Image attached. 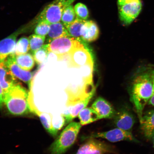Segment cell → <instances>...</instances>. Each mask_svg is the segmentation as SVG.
<instances>
[{
	"mask_svg": "<svg viewBox=\"0 0 154 154\" xmlns=\"http://www.w3.org/2000/svg\"><path fill=\"white\" fill-rule=\"evenodd\" d=\"M30 51V44L29 38L23 36L20 38L16 44L15 54L18 55L27 53Z\"/></svg>",
	"mask_w": 154,
	"mask_h": 154,
	"instance_id": "26",
	"label": "cell"
},
{
	"mask_svg": "<svg viewBox=\"0 0 154 154\" xmlns=\"http://www.w3.org/2000/svg\"><path fill=\"white\" fill-rule=\"evenodd\" d=\"M80 123L72 121L67 125L49 148L50 154H63L74 144L81 129Z\"/></svg>",
	"mask_w": 154,
	"mask_h": 154,
	"instance_id": "3",
	"label": "cell"
},
{
	"mask_svg": "<svg viewBox=\"0 0 154 154\" xmlns=\"http://www.w3.org/2000/svg\"><path fill=\"white\" fill-rule=\"evenodd\" d=\"M24 29H20L0 41V61H5L9 55L14 54L17 37Z\"/></svg>",
	"mask_w": 154,
	"mask_h": 154,
	"instance_id": "12",
	"label": "cell"
},
{
	"mask_svg": "<svg viewBox=\"0 0 154 154\" xmlns=\"http://www.w3.org/2000/svg\"><path fill=\"white\" fill-rule=\"evenodd\" d=\"M76 0H54L45 7L36 19V22L44 20L49 23L60 22L63 11Z\"/></svg>",
	"mask_w": 154,
	"mask_h": 154,
	"instance_id": "5",
	"label": "cell"
},
{
	"mask_svg": "<svg viewBox=\"0 0 154 154\" xmlns=\"http://www.w3.org/2000/svg\"><path fill=\"white\" fill-rule=\"evenodd\" d=\"M102 119H113L117 111L111 104L104 98L98 97L92 104L91 107Z\"/></svg>",
	"mask_w": 154,
	"mask_h": 154,
	"instance_id": "13",
	"label": "cell"
},
{
	"mask_svg": "<svg viewBox=\"0 0 154 154\" xmlns=\"http://www.w3.org/2000/svg\"><path fill=\"white\" fill-rule=\"evenodd\" d=\"M93 97V96H90L85 100L79 102L76 104L70 107V108L68 110L61 114L64 119L65 126L72 122L73 120L78 116L79 113L87 107Z\"/></svg>",
	"mask_w": 154,
	"mask_h": 154,
	"instance_id": "16",
	"label": "cell"
},
{
	"mask_svg": "<svg viewBox=\"0 0 154 154\" xmlns=\"http://www.w3.org/2000/svg\"><path fill=\"white\" fill-rule=\"evenodd\" d=\"M16 55L11 54L5 60L6 64L16 78L22 81L31 89L32 81L34 76L33 72L23 70L17 64L16 61Z\"/></svg>",
	"mask_w": 154,
	"mask_h": 154,
	"instance_id": "10",
	"label": "cell"
},
{
	"mask_svg": "<svg viewBox=\"0 0 154 154\" xmlns=\"http://www.w3.org/2000/svg\"><path fill=\"white\" fill-rule=\"evenodd\" d=\"M50 51L48 44L44 45L32 54L35 61L38 65L43 64L47 60Z\"/></svg>",
	"mask_w": 154,
	"mask_h": 154,
	"instance_id": "23",
	"label": "cell"
},
{
	"mask_svg": "<svg viewBox=\"0 0 154 154\" xmlns=\"http://www.w3.org/2000/svg\"><path fill=\"white\" fill-rule=\"evenodd\" d=\"M15 59L17 64L25 70L30 71L34 66L35 61L33 55L30 53L16 55Z\"/></svg>",
	"mask_w": 154,
	"mask_h": 154,
	"instance_id": "21",
	"label": "cell"
},
{
	"mask_svg": "<svg viewBox=\"0 0 154 154\" xmlns=\"http://www.w3.org/2000/svg\"><path fill=\"white\" fill-rule=\"evenodd\" d=\"M153 138H154V140H153V141H154V142H153V143H154V137H153Z\"/></svg>",
	"mask_w": 154,
	"mask_h": 154,
	"instance_id": "33",
	"label": "cell"
},
{
	"mask_svg": "<svg viewBox=\"0 0 154 154\" xmlns=\"http://www.w3.org/2000/svg\"><path fill=\"white\" fill-rule=\"evenodd\" d=\"M81 72L82 74L83 81L88 82H93V72L94 62L88 63L84 66L81 67Z\"/></svg>",
	"mask_w": 154,
	"mask_h": 154,
	"instance_id": "27",
	"label": "cell"
},
{
	"mask_svg": "<svg viewBox=\"0 0 154 154\" xmlns=\"http://www.w3.org/2000/svg\"><path fill=\"white\" fill-rule=\"evenodd\" d=\"M68 57L67 62L69 67L79 68L88 63L94 62L91 53L84 45L73 51Z\"/></svg>",
	"mask_w": 154,
	"mask_h": 154,
	"instance_id": "9",
	"label": "cell"
},
{
	"mask_svg": "<svg viewBox=\"0 0 154 154\" xmlns=\"http://www.w3.org/2000/svg\"><path fill=\"white\" fill-rule=\"evenodd\" d=\"M32 113L37 115L39 117L44 128L50 134L54 137L57 136L58 132L54 128L53 117L51 115L40 111L37 107L35 108L32 110Z\"/></svg>",
	"mask_w": 154,
	"mask_h": 154,
	"instance_id": "19",
	"label": "cell"
},
{
	"mask_svg": "<svg viewBox=\"0 0 154 154\" xmlns=\"http://www.w3.org/2000/svg\"><path fill=\"white\" fill-rule=\"evenodd\" d=\"M76 38L65 36L56 38L48 44L50 52L57 56L58 60H63L75 49L84 45Z\"/></svg>",
	"mask_w": 154,
	"mask_h": 154,
	"instance_id": "4",
	"label": "cell"
},
{
	"mask_svg": "<svg viewBox=\"0 0 154 154\" xmlns=\"http://www.w3.org/2000/svg\"><path fill=\"white\" fill-rule=\"evenodd\" d=\"M86 140L74 154H120L114 146L97 138Z\"/></svg>",
	"mask_w": 154,
	"mask_h": 154,
	"instance_id": "6",
	"label": "cell"
},
{
	"mask_svg": "<svg viewBox=\"0 0 154 154\" xmlns=\"http://www.w3.org/2000/svg\"><path fill=\"white\" fill-rule=\"evenodd\" d=\"M86 21L77 18L74 22L66 26V28L69 36L80 41L81 40V32L82 28Z\"/></svg>",
	"mask_w": 154,
	"mask_h": 154,
	"instance_id": "22",
	"label": "cell"
},
{
	"mask_svg": "<svg viewBox=\"0 0 154 154\" xmlns=\"http://www.w3.org/2000/svg\"><path fill=\"white\" fill-rule=\"evenodd\" d=\"M77 17L74 8L72 5H69L63 11L61 21L65 27L75 20Z\"/></svg>",
	"mask_w": 154,
	"mask_h": 154,
	"instance_id": "24",
	"label": "cell"
},
{
	"mask_svg": "<svg viewBox=\"0 0 154 154\" xmlns=\"http://www.w3.org/2000/svg\"><path fill=\"white\" fill-rule=\"evenodd\" d=\"M78 117L82 126L101 120L98 113L91 107H86L83 109L79 113Z\"/></svg>",
	"mask_w": 154,
	"mask_h": 154,
	"instance_id": "20",
	"label": "cell"
},
{
	"mask_svg": "<svg viewBox=\"0 0 154 154\" xmlns=\"http://www.w3.org/2000/svg\"><path fill=\"white\" fill-rule=\"evenodd\" d=\"M153 88L152 95L149 102V104L154 106V68L153 69Z\"/></svg>",
	"mask_w": 154,
	"mask_h": 154,
	"instance_id": "31",
	"label": "cell"
},
{
	"mask_svg": "<svg viewBox=\"0 0 154 154\" xmlns=\"http://www.w3.org/2000/svg\"><path fill=\"white\" fill-rule=\"evenodd\" d=\"M119 18L122 23L128 26L133 22L141 11V0H134L130 2L118 6Z\"/></svg>",
	"mask_w": 154,
	"mask_h": 154,
	"instance_id": "8",
	"label": "cell"
},
{
	"mask_svg": "<svg viewBox=\"0 0 154 154\" xmlns=\"http://www.w3.org/2000/svg\"><path fill=\"white\" fill-rule=\"evenodd\" d=\"M134 1V0H118V5L120 6L124 5L125 4L130 2H131Z\"/></svg>",
	"mask_w": 154,
	"mask_h": 154,
	"instance_id": "32",
	"label": "cell"
},
{
	"mask_svg": "<svg viewBox=\"0 0 154 154\" xmlns=\"http://www.w3.org/2000/svg\"><path fill=\"white\" fill-rule=\"evenodd\" d=\"M153 67L140 68L133 80L131 90V99L137 112L140 121L143 111L152 95L153 88Z\"/></svg>",
	"mask_w": 154,
	"mask_h": 154,
	"instance_id": "1",
	"label": "cell"
},
{
	"mask_svg": "<svg viewBox=\"0 0 154 154\" xmlns=\"http://www.w3.org/2000/svg\"><path fill=\"white\" fill-rule=\"evenodd\" d=\"M77 18L86 20L89 17V12L87 7L82 3L77 4L74 7Z\"/></svg>",
	"mask_w": 154,
	"mask_h": 154,
	"instance_id": "28",
	"label": "cell"
},
{
	"mask_svg": "<svg viewBox=\"0 0 154 154\" xmlns=\"http://www.w3.org/2000/svg\"><path fill=\"white\" fill-rule=\"evenodd\" d=\"M4 92L0 84V109H2L4 104L3 101Z\"/></svg>",
	"mask_w": 154,
	"mask_h": 154,
	"instance_id": "30",
	"label": "cell"
},
{
	"mask_svg": "<svg viewBox=\"0 0 154 154\" xmlns=\"http://www.w3.org/2000/svg\"><path fill=\"white\" fill-rule=\"evenodd\" d=\"M113 119V124L116 128L130 132L135 122L134 114L129 109L125 107L117 110Z\"/></svg>",
	"mask_w": 154,
	"mask_h": 154,
	"instance_id": "11",
	"label": "cell"
},
{
	"mask_svg": "<svg viewBox=\"0 0 154 154\" xmlns=\"http://www.w3.org/2000/svg\"><path fill=\"white\" fill-rule=\"evenodd\" d=\"M81 35V40L84 42L90 43L95 41L99 36V27L93 21H86L82 28Z\"/></svg>",
	"mask_w": 154,
	"mask_h": 154,
	"instance_id": "15",
	"label": "cell"
},
{
	"mask_svg": "<svg viewBox=\"0 0 154 154\" xmlns=\"http://www.w3.org/2000/svg\"><path fill=\"white\" fill-rule=\"evenodd\" d=\"M65 36H69L66 27L62 22L51 24L47 36L46 42L49 44L56 38Z\"/></svg>",
	"mask_w": 154,
	"mask_h": 154,
	"instance_id": "18",
	"label": "cell"
},
{
	"mask_svg": "<svg viewBox=\"0 0 154 154\" xmlns=\"http://www.w3.org/2000/svg\"><path fill=\"white\" fill-rule=\"evenodd\" d=\"M34 29V32L37 35L46 36L49 32L50 25L49 22L44 20L40 21Z\"/></svg>",
	"mask_w": 154,
	"mask_h": 154,
	"instance_id": "29",
	"label": "cell"
},
{
	"mask_svg": "<svg viewBox=\"0 0 154 154\" xmlns=\"http://www.w3.org/2000/svg\"><path fill=\"white\" fill-rule=\"evenodd\" d=\"M45 36L32 34L29 38L30 44V51L33 54L37 50L39 49L44 45L45 40Z\"/></svg>",
	"mask_w": 154,
	"mask_h": 154,
	"instance_id": "25",
	"label": "cell"
},
{
	"mask_svg": "<svg viewBox=\"0 0 154 154\" xmlns=\"http://www.w3.org/2000/svg\"><path fill=\"white\" fill-rule=\"evenodd\" d=\"M82 140H86L89 138H102L106 140L111 142H117L121 141H128L138 143L131 132L116 128L107 131L94 133L88 136L82 137Z\"/></svg>",
	"mask_w": 154,
	"mask_h": 154,
	"instance_id": "7",
	"label": "cell"
},
{
	"mask_svg": "<svg viewBox=\"0 0 154 154\" xmlns=\"http://www.w3.org/2000/svg\"><path fill=\"white\" fill-rule=\"evenodd\" d=\"M29 95V92L18 82L4 93V104L11 114L15 116L28 114L31 112Z\"/></svg>",
	"mask_w": 154,
	"mask_h": 154,
	"instance_id": "2",
	"label": "cell"
},
{
	"mask_svg": "<svg viewBox=\"0 0 154 154\" xmlns=\"http://www.w3.org/2000/svg\"><path fill=\"white\" fill-rule=\"evenodd\" d=\"M18 82L16 77L6 64L5 60L0 61V84L4 93Z\"/></svg>",
	"mask_w": 154,
	"mask_h": 154,
	"instance_id": "14",
	"label": "cell"
},
{
	"mask_svg": "<svg viewBox=\"0 0 154 154\" xmlns=\"http://www.w3.org/2000/svg\"><path fill=\"white\" fill-rule=\"evenodd\" d=\"M140 129L146 138L151 139L154 137V111L142 117L140 121Z\"/></svg>",
	"mask_w": 154,
	"mask_h": 154,
	"instance_id": "17",
	"label": "cell"
}]
</instances>
